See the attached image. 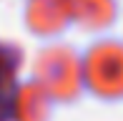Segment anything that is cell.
<instances>
[{
	"label": "cell",
	"mask_w": 123,
	"mask_h": 121,
	"mask_svg": "<svg viewBox=\"0 0 123 121\" xmlns=\"http://www.w3.org/2000/svg\"><path fill=\"white\" fill-rule=\"evenodd\" d=\"M10 68L3 58H0V119L5 114V103H8V93H10Z\"/></svg>",
	"instance_id": "6da1fadb"
}]
</instances>
